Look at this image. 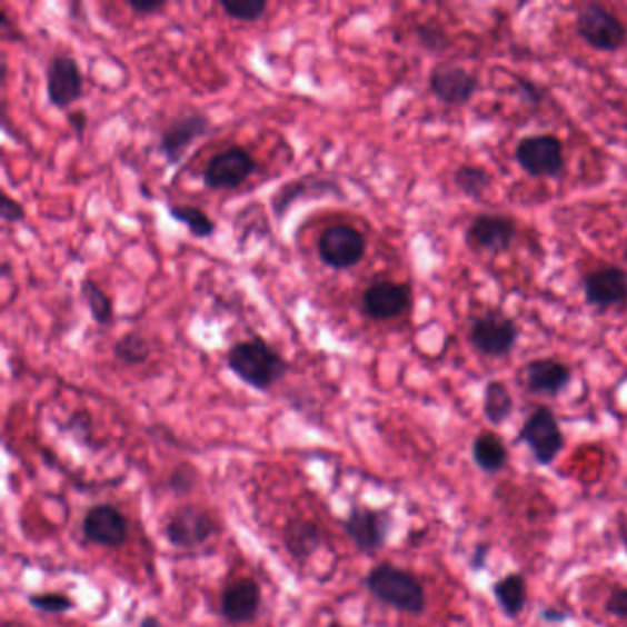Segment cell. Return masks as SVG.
<instances>
[{
  "mask_svg": "<svg viewBox=\"0 0 627 627\" xmlns=\"http://www.w3.org/2000/svg\"><path fill=\"white\" fill-rule=\"evenodd\" d=\"M482 412L484 418L495 427L502 426L514 412V396L510 388L499 379H491L484 387Z\"/></svg>",
  "mask_w": 627,
  "mask_h": 627,
  "instance_id": "24",
  "label": "cell"
},
{
  "mask_svg": "<svg viewBox=\"0 0 627 627\" xmlns=\"http://www.w3.org/2000/svg\"><path fill=\"white\" fill-rule=\"evenodd\" d=\"M210 129L212 120L202 112H187L173 118L159 137V153L165 157L166 165H181L188 149L192 148L197 140L207 137Z\"/></svg>",
  "mask_w": 627,
  "mask_h": 627,
  "instance_id": "8",
  "label": "cell"
},
{
  "mask_svg": "<svg viewBox=\"0 0 627 627\" xmlns=\"http://www.w3.org/2000/svg\"><path fill=\"white\" fill-rule=\"evenodd\" d=\"M576 32L598 52H617L623 49L627 36L624 22L601 4H587L578 11Z\"/></svg>",
  "mask_w": 627,
  "mask_h": 627,
  "instance_id": "5",
  "label": "cell"
},
{
  "mask_svg": "<svg viewBox=\"0 0 627 627\" xmlns=\"http://www.w3.org/2000/svg\"><path fill=\"white\" fill-rule=\"evenodd\" d=\"M128 6L131 11L139 13V16H153L157 11L166 8V2H160V0H129Z\"/></svg>",
  "mask_w": 627,
  "mask_h": 627,
  "instance_id": "36",
  "label": "cell"
},
{
  "mask_svg": "<svg viewBox=\"0 0 627 627\" xmlns=\"http://www.w3.org/2000/svg\"><path fill=\"white\" fill-rule=\"evenodd\" d=\"M342 197L340 187L330 177L303 176L288 182L272 197V213L275 218L282 219L291 208L292 202L303 197Z\"/></svg>",
  "mask_w": 627,
  "mask_h": 627,
  "instance_id": "20",
  "label": "cell"
},
{
  "mask_svg": "<svg viewBox=\"0 0 627 627\" xmlns=\"http://www.w3.org/2000/svg\"><path fill=\"white\" fill-rule=\"evenodd\" d=\"M604 609H606L607 615H611L618 620H627V587H615L607 595Z\"/></svg>",
  "mask_w": 627,
  "mask_h": 627,
  "instance_id": "32",
  "label": "cell"
},
{
  "mask_svg": "<svg viewBox=\"0 0 627 627\" xmlns=\"http://www.w3.org/2000/svg\"><path fill=\"white\" fill-rule=\"evenodd\" d=\"M83 97L80 63L69 53H56L47 64V98L58 109H69Z\"/></svg>",
  "mask_w": 627,
  "mask_h": 627,
  "instance_id": "13",
  "label": "cell"
},
{
  "mask_svg": "<svg viewBox=\"0 0 627 627\" xmlns=\"http://www.w3.org/2000/svg\"><path fill=\"white\" fill-rule=\"evenodd\" d=\"M219 6L230 19L240 22L260 21L267 11L266 0H221Z\"/></svg>",
  "mask_w": 627,
  "mask_h": 627,
  "instance_id": "29",
  "label": "cell"
},
{
  "mask_svg": "<svg viewBox=\"0 0 627 627\" xmlns=\"http://www.w3.org/2000/svg\"><path fill=\"white\" fill-rule=\"evenodd\" d=\"M365 585L376 600L396 611L420 617L427 609L426 587L420 578L410 570L399 569L388 561L374 567L368 573Z\"/></svg>",
  "mask_w": 627,
  "mask_h": 627,
  "instance_id": "2",
  "label": "cell"
},
{
  "mask_svg": "<svg viewBox=\"0 0 627 627\" xmlns=\"http://www.w3.org/2000/svg\"><path fill=\"white\" fill-rule=\"evenodd\" d=\"M519 440L525 441L531 457L541 468L553 466L565 449V436L558 418L545 405L531 410L519 431Z\"/></svg>",
  "mask_w": 627,
  "mask_h": 627,
  "instance_id": "3",
  "label": "cell"
},
{
  "mask_svg": "<svg viewBox=\"0 0 627 627\" xmlns=\"http://www.w3.org/2000/svg\"><path fill=\"white\" fill-rule=\"evenodd\" d=\"M471 457L480 471L495 475L506 468L510 452H508L505 440L497 432L482 431L475 436Z\"/></svg>",
  "mask_w": 627,
  "mask_h": 627,
  "instance_id": "22",
  "label": "cell"
},
{
  "mask_svg": "<svg viewBox=\"0 0 627 627\" xmlns=\"http://www.w3.org/2000/svg\"><path fill=\"white\" fill-rule=\"evenodd\" d=\"M283 543L292 558L306 559L322 547L325 534L317 522L295 519L283 530Z\"/></svg>",
  "mask_w": 627,
  "mask_h": 627,
  "instance_id": "23",
  "label": "cell"
},
{
  "mask_svg": "<svg viewBox=\"0 0 627 627\" xmlns=\"http://www.w3.org/2000/svg\"><path fill=\"white\" fill-rule=\"evenodd\" d=\"M488 556H489V545H479L477 550L474 553V558L469 559V565H471V569L474 570H482L488 564Z\"/></svg>",
  "mask_w": 627,
  "mask_h": 627,
  "instance_id": "38",
  "label": "cell"
},
{
  "mask_svg": "<svg viewBox=\"0 0 627 627\" xmlns=\"http://www.w3.org/2000/svg\"><path fill=\"white\" fill-rule=\"evenodd\" d=\"M390 521L384 511L354 506L346 517L345 531L354 547L362 554H376L387 545Z\"/></svg>",
  "mask_w": 627,
  "mask_h": 627,
  "instance_id": "14",
  "label": "cell"
},
{
  "mask_svg": "<svg viewBox=\"0 0 627 627\" xmlns=\"http://www.w3.org/2000/svg\"><path fill=\"white\" fill-rule=\"evenodd\" d=\"M624 260L627 261V247H626V250H624Z\"/></svg>",
  "mask_w": 627,
  "mask_h": 627,
  "instance_id": "42",
  "label": "cell"
},
{
  "mask_svg": "<svg viewBox=\"0 0 627 627\" xmlns=\"http://www.w3.org/2000/svg\"><path fill=\"white\" fill-rule=\"evenodd\" d=\"M412 289L409 283L379 280L362 292V314L372 320L398 319L410 308Z\"/></svg>",
  "mask_w": 627,
  "mask_h": 627,
  "instance_id": "16",
  "label": "cell"
},
{
  "mask_svg": "<svg viewBox=\"0 0 627 627\" xmlns=\"http://www.w3.org/2000/svg\"><path fill=\"white\" fill-rule=\"evenodd\" d=\"M112 354L123 365L139 367L151 357V346L140 331H128L112 345Z\"/></svg>",
  "mask_w": 627,
  "mask_h": 627,
  "instance_id": "27",
  "label": "cell"
},
{
  "mask_svg": "<svg viewBox=\"0 0 627 627\" xmlns=\"http://www.w3.org/2000/svg\"><path fill=\"white\" fill-rule=\"evenodd\" d=\"M69 122L72 123V128H74L76 135H78V137H80L81 139V137H83V131H86L87 128L86 112H72V115H70L69 117Z\"/></svg>",
  "mask_w": 627,
  "mask_h": 627,
  "instance_id": "39",
  "label": "cell"
},
{
  "mask_svg": "<svg viewBox=\"0 0 627 627\" xmlns=\"http://www.w3.org/2000/svg\"><path fill=\"white\" fill-rule=\"evenodd\" d=\"M494 598L500 613L510 620H517L528 604V581L521 573H508L495 581Z\"/></svg>",
  "mask_w": 627,
  "mask_h": 627,
  "instance_id": "21",
  "label": "cell"
},
{
  "mask_svg": "<svg viewBox=\"0 0 627 627\" xmlns=\"http://www.w3.org/2000/svg\"><path fill=\"white\" fill-rule=\"evenodd\" d=\"M81 531L87 541L92 545L120 548L123 543L128 541L129 522L117 506L103 502V505H94L89 508L81 522Z\"/></svg>",
  "mask_w": 627,
  "mask_h": 627,
  "instance_id": "15",
  "label": "cell"
},
{
  "mask_svg": "<svg viewBox=\"0 0 627 627\" xmlns=\"http://www.w3.org/2000/svg\"><path fill=\"white\" fill-rule=\"evenodd\" d=\"M81 297L86 300L89 314L100 326H109L115 319L112 302L109 295L98 286L92 278L81 280Z\"/></svg>",
  "mask_w": 627,
  "mask_h": 627,
  "instance_id": "28",
  "label": "cell"
},
{
  "mask_svg": "<svg viewBox=\"0 0 627 627\" xmlns=\"http://www.w3.org/2000/svg\"><path fill=\"white\" fill-rule=\"evenodd\" d=\"M170 488L176 491V494H185V491H190L196 484V471H193L192 466L188 464H182L179 468L173 469V474L170 475Z\"/></svg>",
  "mask_w": 627,
  "mask_h": 627,
  "instance_id": "34",
  "label": "cell"
},
{
  "mask_svg": "<svg viewBox=\"0 0 627 627\" xmlns=\"http://www.w3.org/2000/svg\"><path fill=\"white\" fill-rule=\"evenodd\" d=\"M516 89L521 94L522 100L528 101L531 106H539L545 98V91L541 87L527 80V78H516Z\"/></svg>",
  "mask_w": 627,
  "mask_h": 627,
  "instance_id": "35",
  "label": "cell"
},
{
  "mask_svg": "<svg viewBox=\"0 0 627 627\" xmlns=\"http://www.w3.org/2000/svg\"><path fill=\"white\" fill-rule=\"evenodd\" d=\"M218 531V525L207 510L199 506H182L166 522V539L179 550L201 547Z\"/></svg>",
  "mask_w": 627,
  "mask_h": 627,
  "instance_id": "11",
  "label": "cell"
},
{
  "mask_svg": "<svg viewBox=\"0 0 627 627\" xmlns=\"http://www.w3.org/2000/svg\"><path fill=\"white\" fill-rule=\"evenodd\" d=\"M256 168L258 162L252 153L240 146H232L208 160L207 168L202 171V182L210 190H236L249 181Z\"/></svg>",
  "mask_w": 627,
  "mask_h": 627,
  "instance_id": "9",
  "label": "cell"
},
{
  "mask_svg": "<svg viewBox=\"0 0 627 627\" xmlns=\"http://www.w3.org/2000/svg\"><path fill=\"white\" fill-rule=\"evenodd\" d=\"M539 618H541L543 623L564 624L569 620L570 615L564 611V609H556V607H543L541 611H539Z\"/></svg>",
  "mask_w": 627,
  "mask_h": 627,
  "instance_id": "37",
  "label": "cell"
},
{
  "mask_svg": "<svg viewBox=\"0 0 627 627\" xmlns=\"http://www.w3.org/2000/svg\"><path fill=\"white\" fill-rule=\"evenodd\" d=\"M261 607V587L255 578L230 581L221 593V617L229 624L255 623Z\"/></svg>",
  "mask_w": 627,
  "mask_h": 627,
  "instance_id": "18",
  "label": "cell"
},
{
  "mask_svg": "<svg viewBox=\"0 0 627 627\" xmlns=\"http://www.w3.org/2000/svg\"><path fill=\"white\" fill-rule=\"evenodd\" d=\"M0 218L4 223H21L27 219V210L21 202L4 192L0 199Z\"/></svg>",
  "mask_w": 627,
  "mask_h": 627,
  "instance_id": "33",
  "label": "cell"
},
{
  "mask_svg": "<svg viewBox=\"0 0 627 627\" xmlns=\"http://www.w3.org/2000/svg\"><path fill=\"white\" fill-rule=\"evenodd\" d=\"M328 627H348V626H345V624H340V623H331L330 626Z\"/></svg>",
  "mask_w": 627,
  "mask_h": 627,
  "instance_id": "41",
  "label": "cell"
},
{
  "mask_svg": "<svg viewBox=\"0 0 627 627\" xmlns=\"http://www.w3.org/2000/svg\"><path fill=\"white\" fill-rule=\"evenodd\" d=\"M365 255H367V240L356 227L336 223L322 230L319 238V256L330 269L348 271L357 263H361Z\"/></svg>",
  "mask_w": 627,
  "mask_h": 627,
  "instance_id": "7",
  "label": "cell"
},
{
  "mask_svg": "<svg viewBox=\"0 0 627 627\" xmlns=\"http://www.w3.org/2000/svg\"><path fill=\"white\" fill-rule=\"evenodd\" d=\"M516 160L522 171L536 179L559 176L565 168L564 142L556 135H530L519 140Z\"/></svg>",
  "mask_w": 627,
  "mask_h": 627,
  "instance_id": "6",
  "label": "cell"
},
{
  "mask_svg": "<svg viewBox=\"0 0 627 627\" xmlns=\"http://www.w3.org/2000/svg\"><path fill=\"white\" fill-rule=\"evenodd\" d=\"M452 181L458 192H462L469 199H480L494 185V176L482 166L462 165L458 166Z\"/></svg>",
  "mask_w": 627,
  "mask_h": 627,
  "instance_id": "26",
  "label": "cell"
},
{
  "mask_svg": "<svg viewBox=\"0 0 627 627\" xmlns=\"http://www.w3.org/2000/svg\"><path fill=\"white\" fill-rule=\"evenodd\" d=\"M416 38L421 47L431 53L446 52L451 47V39L447 36L446 28L438 22H421L416 27Z\"/></svg>",
  "mask_w": 627,
  "mask_h": 627,
  "instance_id": "30",
  "label": "cell"
},
{
  "mask_svg": "<svg viewBox=\"0 0 627 627\" xmlns=\"http://www.w3.org/2000/svg\"><path fill=\"white\" fill-rule=\"evenodd\" d=\"M585 300L593 308L609 309L627 303V272L623 267L604 266L581 278Z\"/></svg>",
  "mask_w": 627,
  "mask_h": 627,
  "instance_id": "17",
  "label": "cell"
},
{
  "mask_svg": "<svg viewBox=\"0 0 627 627\" xmlns=\"http://www.w3.org/2000/svg\"><path fill=\"white\" fill-rule=\"evenodd\" d=\"M479 86V78L457 63L436 64L429 74L432 97L444 106H466L477 94Z\"/></svg>",
  "mask_w": 627,
  "mask_h": 627,
  "instance_id": "12",
  "label": "cell"
},
{
  "mask_svg": "<svg viewBox=\"0 0 627 627\" xmlns=\"http://www.w3.org/2000/svg\"><path fill=\"white\" fill-rule=\"evenodd\" d=\"M168 213L173 221L187 227L196 240H207L218 229L216 221L196 205H170Z\"/></svg>",
  "mask_w": 627,
  "mask_h": 627,
  "instance_id": "25",
  "label": "cell"
},
{
  "mask_svg": "<svg viewBox=\"0 0 627 627\" xmlns=\"http://www.w3.org/2000/svg\"><path fill=\"white\" fill-rule=\"evenodd\" d=\"M28 604L36 607L38 611L47 615H64L74 607V601L69 596L61 593H39V595L28 596Z\"/></svg>",
  "mask_w": 627,
  "mask_h": 627,
  "instance_id": "31",
  "label": "cell"
},
{
  "mask_svg": "<svg viewBox=\"0 0 627 627\" xmlns=\"http://www.w3.org/2000/svg\"><path fill=\"white\" fill-rule=\"evenodd\" d=\"M517 238V221L505 213H479L466 230V245L475 252L502 255Z\"/></svg>",
  "mask_w": 627,
  "mask_h": 627,
  "instance_id": "10",
  "label": "cell"
},
{
  "mask_svg": "<svg viewBox=\"0 0 627 627\" xmlns=\"http://www.w3.org/2000/svg\"><path fill=\"white\" fill-rule=\"evenodd\" d=\"M140 627H162V626H160L159 618L145 617L142 618V623H140Z\"/></svg>",
  "mask_w": 627,
  "mask_h": 627,
  "instance_id": "40",
  "label": "cell"
},
{
  "mask_svg": "<svg viewBox=\"0 0 627 627\" xmlns=\"http://www.w3.org/2000/svg\"><path fill=\"white\" fill-rule=\"evenodd\" d=\"M570 379H573V370L569 365L554 357L534 359L522 367V384L528 392L536 396L556 398L569 387Z\"/></svg>",
  "mask_w": 627,
  "mask_h": 627,
  "instance_id": "19",
  "label": "cell"
},
{
  "mask_svg": "<svg viewBox=\"0 0 627 627\" xmlns=\"http://www.w3.org/2000/svg\"><path fill=\"white\" fill-rule=\"evenodd\" d=\"M469 342L480 356L500 357L510 356L519 339V328L516 320L499 309H489L479 315L469 326Z\"/></svg>",
  "mask_w": 627,
  "mask_h": 627,
  "instance_id": "4",
  "label": "cell"
},
{
  "mask_svg": "<svg viewBox=\"0 0 627 627\" xmlns=\"http://www.w3.org/2000/svg\"><path fill=\"white\" fill-rule=\"evenodd\" d=\"M227 367L258 392H269L289 372V362L263 337L252 336L230 346Z\"/></svg>",
  "mask_w": 627,
  "mask_h": 627,
  "instance_id": "1",
  "label": "cell"
}]
</instances>
